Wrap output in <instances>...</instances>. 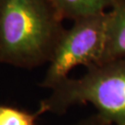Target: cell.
Instances as JSON below:
<instances>
[{
    "label": "cell",
    "mask_w": 125,
    "mask_h": 125,
    "mask_svg": "<svg viewBox=\"0 0 125 125\" xmlns=\"http://www.w3.org/2000/svg\"><path fill=\"white\" fill-rule=\"evenodd\" d=\"M62 21L51 0H0V62L23 69L48 63Z\"/></svg>",
    "instance_id": "1"
},
{
    "label": "cell",
    "mask_w": 125,
    "mask_h": 125,
    "mask_svg": "<svg viewBox=\"0 0 125 125\" xmlns=\"http://www.w3.org/2000/svg\"><path fill=\"white\" fill-rule=\"evenodd\" d=\"M90 104L97 115L114 125H125V58L87 68L51 90L39 109L43 114H63L77 105Z\"/></svg>",
    "instance_id": "2"
},
{
    "label": "cell",
    "mask_w": 125,
    "mask_h": 125,
    "mask_svg": "<svg viewBox=\"0 0 125 125\" xmlns=\"http://www.w3.org/2000/svg\"><path fill=\"white\" fill-rule=\"evenodd\" d=\"M107 12L73 21L65 29L55 48L40 86L52 90L79 66L90 68L102 62Z\"/></svg>",
    "instance_id": "3"
},
{
    "label": "cell",
    "mask_w": 125,
    "mask_h": 125,
    "mask_svg": "<svg viewBox=\"0 0 125 125\" xmlns=\"http://www.w3.org/2000/svg\"><path fill=\"white\" fill-rule=\"evenodd\" d=\"M121 58H125V0H117L107 11L105 49L101 63Z\"/></svg>",
    "instance_id": "4"
},
{
    "label": "cell",
    "mask_w": 125,
    "mask_h": 125,
    "mask_svg": "<svg viewBox=\"0 0 125 125\" xmlns=\"http://www.w3.org/2000/svg\"><path fill=\"white\" fill-rule=\"evenodd\" d=\"M63 20L73 21L107 12L117 0H51Z\"/></svg>",
    "instance_id": "5"
},
{
    "label": "cell",
    "mask_w": 125,
    "mask_h": 125,
    "mask_svg": "<svg viewBox=\"0 0 125 125\" xmlns=\"http://www.w3.org/2000/svg\"><path fill=\"white\" fill-rule=\"evenodd\" d=\"M41 115L43 113L39 108L30 112L8 105H0V125H36Z\"/></svg>",
    "instance_id": "6"
},
{
    "label": "cell",
    "mask_w": 125,
    "mask_h": 125,
    "mask_svg": "<svg viewBox=\"0 0 125 125\" xmlns=\"http://www.w3.org/2000/svg\"><path fill=\"white\" fill-rule=\"evenodd\" d=\"M74 125H114L109 121L104 120L103 118L95 114L91 117H88L86 119H83L82 121H78Z\"/></svg>",
    "instance_id": "7"
}]
</instances>
